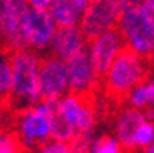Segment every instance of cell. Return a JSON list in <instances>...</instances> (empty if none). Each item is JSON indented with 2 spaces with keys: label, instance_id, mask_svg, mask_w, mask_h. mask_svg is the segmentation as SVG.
Instances as JSON below:
<instances>
[{
  "label": "cell",
  "instance_id": "obj_4",
  "mask_svg": "<svg viewBox=\"0 0 154 153\" xmlns=\"http://www.w3.org/2000/svg\"><path fill=\"white\" fill-rule=\"evenodd\" d=\"M146 60L133 51L124 49L104 74V84L112 97H127L133 87L146 78Z\"/></svg>",
  "mask_w": 154,
  "mask_h": 153
},
{
  "label": "cell",
  "instance_id": "obj_23",
  "mask_svg": "<svg viewBox=\"0 0 154 153\" xmlns=\"http://www.w3.org/2000/svg\"><path fill=\"white\" fill-rule=\"evenodd\" d=\"M72 3H73L81 12H84V9L87 8V5H89V0H72Z\"/></svg>",
  "mask_w": 154,
  "mask_h": 153
},
{
  "label": "cell",
  "instance_id": "obj_25",
  "mask_svg": "<svg viewBox=\"0 0 154 153\" xmlns=\"http://www.w3.org/2000/svg\"><path fill=\"white\" fill-rule=\"evenodd\" d=\"M143 153H154V141H152V142L143 150Z\"/></svg>",
  "mask_w": 154,
  "mask_h": 153
},
{
  "label": "cell",
  "instance_id": "obj_7",
  "mask_svg": "<svg viewBox=\"0 0 154 153\" xmlns=\"http://www.w3.org/2000/svg\"><path fill=\"white\" fill-rule=\"evenodd\" d=\"M29 9L26 0H0V43L5 49H25L23 20Z\"/></svg>",
  "mask_w": 154,
  "mask_h": 153
},
{
  "label": "cell",
  "instance_id": "obj_27",
  "mask_svg": "<svg viewBox=\"0 0 154 153\" xmlns=\"http://www.w3.org/2000/svg\"><path fill=\"white\" fill-rule=\"evenodd\" d=\"M151 2H152V3H154V0H151Z\"/></svg>",
  "mask_w": 154,
  "mask_h": 153
},
{
  "label": "cell",
  "instance_id": "obj_6",
  "mask_svg": "<svg viewBox=\"0 0 154 153\" xmlns=\"http://www.w3.org/2000/svg\"><path fill=\"white\" fill-rule=\"evenodd\" d=\"M124 8V0H89V5L82 12L79 28L87 38L115 29L119 25Z\"/></svg>",
  "mask_w": 154,
  "mask_h": 153
},
{
  "label": "cell",
  "instance_id": "obj_24",
  "mask_svg": "<svg viewBox=\"0 0 154 153\" xmlns=\"http://www.w3.org/2000/svg\"><path fill=\"white\" fill-rule=\"evenodd\" d=\"M3 120H5V107L2 106V103H0V126L3 124Z\"/></svg>",
  "mask_w": 154,
  "mask_h": 153
},
{
  "label": "cell",
  "instance_id": "obj_14",
  "mask_svg": "<svg viewBox=\"0 0 154 153\" xmlns=\"http://www.w3.org/2000/svg\"><path fill=\"white\" fill-rule=\"evenodd\" d=\"M49 14L58 28L79 26L82 18V12L72 3V0H55L49 8Z\"/></svg>",
  "mask_w": 154,
  "mask_h": 153
},
{
  "label": "cell",
  "instance_id": "obj_20",
  "mask_svg": "<svg viewBox=\"0 0 154 153\" xmlns=\"http://www.w3.org/2000/svg\"><path fill=\"white\" fill-rule=\"evenodd\" d=\"M34 153H72V151H70L67 142L57 141V139H51V141L45 142L43 145L37 147V148L34 150Z\"/></svg>",
  "mask_w": 154,
  "mask_h": 153
},
{
  "label": "cell",
  "instance_id": "obj_19",
  "mask_svg": "<svg viewBox=\"0 0 154 153\" xmlns=\"http://www.w3.org/2000/svg\"><path fill=\"white\" fill-rule=\"evenodd\" d=\"M20 148L14 133L0 132V153H20Z\"/></svg>",
  "mask_w": 154,
  "mask_h": 153
},
{
  "label": "cell",
  "instance_id": "obj_8",
  "mask_svg": "<svg viewBox=\"0 0 154 153\" xmlns=\"http://www.w3.org/2000/svg\"><path fill=\"white\" fill-rule=\"evenodd\" d=\"M38 83L41 100L55 103L64 95H67L70 92V83L66 61L55 55L41 58Z\"/></svg>",
  "mask_w": 154,
  "mask_h": 153
},
{
  "label": "cell",
  "instance_id": "obj_10",
  "mask_svg": "<svg viewBox=\"0 0 154 153\" xmlns=\"http://www.w3.org/2000/svg\"><path fill=\"white\" fill-rule=\"evenodd\" d=\"M124 48L125 43L122 34L115 28L90 38V43L87 45V54L96 71L104 75L107 69L112 66V63L118 58V55L124 51Z\"/></svg>",
  "mask_w": 154,
  "mask_h": 153
},
{
  "label": "cell",
  "instance_id": "obj_22",
  "mask_svg": "<svg viewBox=\"0 0 154 153\" xmlns=\"http://www.w3.org/2000/svg\"><path fill=\"white\" fill-rule=\"evenodd\" d=\"M145 84L148 91V104H149L148 109H154V77L145 80Z\"/></svg>",
  "mask_w": 154,
  "mask_h": 153
},
{
  "label": "cell",
  "instance_id": "obj_2",
  "mask_svg": "<svg viewBox=\"0 0 154 153\" xmlns=\"http://www.w3.org/2000/svg\"><path fill=\"white\" fill-rule=\"evenodd\" d=\"M11 71H12V84L9 101L15 109H25L41 101L40 94V66L41 58L38 52L25 48L17 49L9 54Z\"/></svg>",
  "mask_w": 154,
  "mask_h": 153
},
{
  "label": "cell",
  "instance_id": "obj_21",
  "mask_svg": "<svg viewBox=\"0 0 154 153\" xmlns=\"http://www.w3.org/2000/svg\"><path fill=\"white\" fill-rule=\"evenodd\" d=\"M28 5L34 9H46L49 11V8L52 6V3L55 0H26Z\"/></svg>",
  "mask_w": 154,
  "mask_h": 153
},
{
  "label": "cell",
  "instance_id": "obj_13",
  "mask_svg": "<svg viewBox=\"0 0 154 153\" xmlns=\"http://www.w3.org/2000/svg\"><path fill=\"white\" fill-rule=\"evenodd\" d=\"M146 120V112L134 107H127L118 113L115 121V138L122 144L124 148H133V138L136 130Z\"/></svg>",
  "mask_w": 154,
  "mask_h": 153
},
{
  "label": "cell",
  "instance_id": "obj_9",
  "mask_svg": "<svg viewBox=\"0 0 154 153\" xmlns=\"http://www.w3.org/2000/svg\"><path fill=\"white\" fill-rule=\"evenodd\" d=\"M57 29L58 26L55 25L49 11L34 9L29 6L23 20V37L26 41V48L35 52L49 49Z\"/></svg>",
  "mask_w": 154,
  "mask_h": 153
},
{
  "label": "cell",
  "instance_id": "obj_1",
  "mask_svg": "<svg viewBox=\"0 0 154 153\" xmlns=\"http://www.w3.org/2000/svg\"><path fill=\"white\" fill-rule=\"evenodd\" d=\"M118 29L127 49L143 58L154 57V3L151 0L125 5Z\"/></svg>",
  "mask_w": 154,
  "mask_h": 153
},
{
  "label": "cell",
  "instance_id": "obj_3",
  "mask_svg": "<svg viewBox=\"0 0 154 153\" xmlns=\"http://www.w3.org/2000/svg\"><path fill=\"white\" fill-rule=\"evenodd\" d=\"M55 103L41 100L20 109L14 123V135L21 148L35 150L52 139Z\"/></svg>",
  "mask_w": 154,
  "mask_h": 153
},
{
  "label": "cell",
  "instance_id": "obj_18",
  "mask_svg": "<svg viewBox=\"0 0 154 153\" xmlns=\"http://www.w3.org/2000/svg\"><path fill=\"white\" fill-rule=\"evenodd\" d=\"M93 132L89 133H78L75 135L67 144L72 153H90L92 144H93Z\"/></svg>",
  "mask_w": 154,
  "mask_h": 153
},
{
  "label": "cell",
  "instance_id": "obj_12",
  "mask_svg": "<svg viewBox=\"0 0 154 153\" xmlns=\"http://www.w3.org/2000/svg\"><path fill=\"white\" fill-rule=\"evenodd\" d=\"M49 49L52 55L67 61L87 51V37L79 26L58 28Z\"/></svg>",
  "mask_w": 154,
  "mask_h": 153
},
{
  "label": "cell",
  "instance_id": "obj_5",
  "mask_svg": "<svg viewBox=\"0 0 154 153\" xmlns=\"http://www.w3.org/2000/svg\"><path fill=\"white\" fill-rule=\"evenodd\" d=\"M55 118L61 121L75 136L78 133L93 132L96 124V110L84 95L69 92L55 101Z\"/></svg>",
  "mask_w": 154,
  "mask_h": 153
},
{
  "label": "cell",
  "instance_id": "obj_15",
  "mask_svg": "<svg viewBox=\"0 0 154 153\" xmlns=\"http://www.w3.org/2000/svg\"><path fill=\"white\" fill-rule=\"evenodd\" d=\"M11 84H12V71H11L9 55L0 51V103L9 100Z\"/></svg>",
  "mask_w": 154,
  "mask_h": 153
},
{
  "label": "cell",
  "instance_id": "obj_17",
  "mask_svg": "<svg viewBox=\"0 0 154 153\" xmlns=\"http://www.w3.org/2000/svg\"><path fill=\"white\" fill-rule=\"evenodd\" d=\"M90 153H124V147L115 136H99L93 139Z\"/></svg>",
  "mask_w": 154,
  "mask_h": 153
},
{
  "label": "cell",
  "instance_id": "obj_26",
  "mask_svg": "<svg viewBox=\"0 0 154 153\" xmlns=\"http://www.w3.org/2000/svg\"><path fill=\"white\" fill-rule=\"evenodd\" d=\"M125 2V5H131V3H137L139 0H124Z\"/></svg>",
  "mask_w": 154,
  "mask_h": 153
},
{
  "label": "cell",
  "instance_id": "obj_16",
  "mask_svg": "<svg viewBox=\"0 0 154 153\" xmlns=\"http://www.w3.org/2000/svg\"><path fill=\"white\" fill-rule=\"evenodd\" d=\"M152 141H154V121L148 118L136 130L134 138H133V148L145 150Z\"/></svg>",
  "mask_w": 154,
  "mask_h": 153
},
{
  "label": "cell",
  "instance_id": "obj_11",
  "mask_svg": "<svg viewBox=\"0 0 154 153\" xmlns=\"http://www.w3.org/2000/svg\"><path fill=\"white\" fill-rule=\"evenodd\" d=\"M66 64H67V72H69L70 92L85 97L87 94L96 89L101 74L93 66L87 51L67 60Z\"/></svg>",
  "mask_w": 154,
  "mask_h": 153
}]
</instances>
